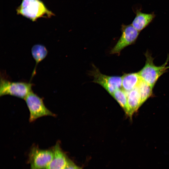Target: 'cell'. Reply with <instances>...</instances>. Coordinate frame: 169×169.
Instances as JSON below:
<instances>
[{
  "label": "cell",
  "instance_id": "9a60e30c",
  "mask_svg": "<svg viewBox=\"0 0 169 169\" xmlns=\"http://www.w3.org/2000/svg\"><path fill=\"white\" fill-rule=\"evenodd\" d=\"M79 167V166L69 159L65 166L63 169H78Z\"/></svg>",
  "mask_w": 169,
  "mask_h": 169
},
{
  "label": "cell",
  "instance_id": "9c48e42d",
  "mask_svg": "<svg viewBox=\"0 0 169 169\" xmlns=\"http://www.w3.org/2000/svg\"><path fill=\"white\" fill-rule=\"evenodd\" d=\"M136 13L131 25L140 32L146 28L155 17L154 13H145L138 10H136Z\"/></svg>",
  "mask_w": 169,
  "mask_h": 169
},
{
  "label": "cell",
  "instance_id": "6da1fadb",
  "mask_svg": "<svg viewBox=\"0 0 169 169\" xmlns=\"http://www.w3.org/2000/svg\"><path fill=\"white\" fill-rule=\"evenodd\" d=\"M16 12L17 14L33 22L40 18H49L54 15L41 0H22Z\"/></svg>",
  "mask_w": 169,
  "mask_h": 169
},
{
  "label": "cell",
  "instance_id": "3957f363",
  "mask_svg": "<svg viewBox=\"0 0 169 169\" xmlns=\"http://www.w3.org/2000/svg\"><path fill=\"white\" fill-rule=\"evenodd\" d=\"M33 84L30 81H12L1 77L0 81V96L9 95L24 99L32 91Z\"/></svg>",
  "mask_w": 169,
  "mask_h": 169
},
{
  "label": "cell",
  "instance_id": "ba28073f",
  "mask_svg": "<svg viewBox=\"0 0 169 169\" xmlns=\"http://www.w3.org/2000/svg\"><path fill=\"white\" fill-rule=\"evenodd\" d=\"M52 148L53 157L46 169H63L69 158L62 149L59 141Z\"/></svg>",
  "mask_w": 169,
  "mask_h": 169
},
{
  "label": "cell",
  "instance_id": "8fae6325",
  "mask_svg": "<svg viewBox=\"0 0 169 169\" xmlns=\"http://www.w3.org/2000/svg\"><path fill=\"white\" fill-rule=\"evenodd\" d=\"M122 77V89L127 92L136 87L141 80L138 72L125 73Z\"/></svg>",
  "mask_w": 169,
  "mask_h": 169
},
{
  "label": "cell",
  "instance_id": "4fadbf2b",
  "mask_svg": "<svg viewBox=\"0 0 169 169\" xmlns=\"http://www.w3.org/2000/svg\"><path fill=\"white\" fill-rule=\"evenodd\" d=\"M137 87L142 104L152 95L153 88L141 79Z\"/></svg>",
  "mask_w": 169,
  "mask_h": 169
},
{
  "label": "cell",
  "instance_id": "30bf717a",
  "mask_svg": "<svg viewBox=\"0 0 169 169\" xmlns=\"http://www.w3.org/2000/svg\"><path fill=\"white\" fill-rule=\"evenodd\" d=\"M127 94L128 111L126 114L131 117L142 104L141 95L137 86L127 92Z\"/></svg>",
  "mask_w": 169,
  "mask_h": 169
},
{
  "label": "cell",
  "instance_id": "5b68a950",
  "mask_svg": "<svg viewBox=\"0 0 169 169\" xmlns=\"http://www.w3.org/2000/svg\"><path fill=\"white\" fill-rule=\"evenodd\" d=\"M53 156L52 148L43 149L33 145L28 154L30 169H46Z\"/></svg>",
  "mask_w": 169,
  "mask_h": 169
},
{
  "label": "cell",
  "instance_id": "2e32d148",
  "mask_svg": "<svg viewBox=\"0 0 169 169\" xmlns=\"http://www.w3.org/2000/svg\"><path fill=\"white\" fill-rule=\"evenodd\" d=\"M78 169H82V168L79 166Z\"/></svg>",
  "mask_w": 169,
  "mask_h": 169
},
{
  "label": "cell",
  "instance_id": "277c9868",
  "mask_svg": "<svg viewBox=\"0 0 169 169\" xmlns=\"http://www.w3.org/2000/svg\"><path fill=\"white\" fill-rule=\"evenodd\" d=\"M24 100L29 111V120L30 122H33L43 116H56L55 114L45 106L43 99L34 93L32 90Z\"/></svg>",
  "mask_w": 169,
  "mask_h": 169
},
{
  "label": "cell",
  "instance_id": "8992f818",
  "mask_svg": "<svg viewBox=\"0 0 169 169\" xmlns=\"http://www.w3.org/2000/svg\"><path fill=\"white\" fill-rule=\"evenodd\" d=\"M93 66L94 68L90 74L93 77V82L100 85L111 95L116 90L121 88L122 76L104 74L94 65Z\"/></svg>",
  "mask_w": 169,
  "mask_h": 169
},
{
  "label": "cell",
  "instance_id": "52a82bcc",
  "mask_svg": "<svg viewBox=\"0 0 169 169\" xmlns=\"http://www.w3.org/2000/svg\"><path fill=\"white\" fill-rule=\"evenodd\" d=\"M121 34L117 42L110 51L111 54L119 55L121 51L126 47L134 44L139 34L131 24L121 25Z\"/></svg>",
  "mask_w": 169,
  "mask_h": 169
},
{
  "label": "cell",
  "instance_id": "7c38bea8",
  "mask_svg": "<svg viewBox=\"0 0 169 169\" xmlns=\"http://www.w3.org/2000/svg\"><path fill=\"white\" fill-rule=\"evenodd\" d=\"M31 51L33 57L35 62V65L31 75V80L36 74L37 65L46 58L48 54V51L46 47L40 44L33 45L31 48Z\"/></svg>",
  "mask_w": 169,
  "mask_h": 169
},
{
  "label": "cell",
  "instance_id": "7a4b0ae2",
  "mask_svg": "<svg viewBox=\"0 0 169 169\" xmlns=\"http://www.w3.org/2000/svg\"><path fill=\"white\" fill-rule=\"evenodd\" d=\"M145 56V64L138 73L141 79L153 88L159 78L169 68V66H167L169 60V56L165 62L161 66H156L154 64V59L148 52L146 53Z\"/></svg>",
  "mask_w": 169,
  "mask_h": 169
},
{
  "label": "cell",
  "instance_id": "5bb4252c",
  "mask_svg": "<svg viewBox=\"0 0 169 169\" xmlns=\"http://www.w3.org/2000/svg\"><path fill=\"white\" fill-rule=\"evenodd\" d=\"M112 96L127 114L128 111L127 92L122 88H120L116 90Z\"/></svg>",
  "mask_w": 169,
  "mask_h": 169
}]
</instances>
